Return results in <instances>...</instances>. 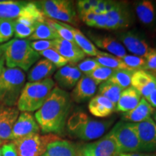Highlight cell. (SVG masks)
Instances as JSON below:
<instances>
[{
    "mask_svg": "<svg viewBox=\"0 0 156 156\" xmlns=\"http://www.w3.org/2000/svg\"><path fill=\"white\" fill-rule=\"evenodd\" d=\"M71 106L69 93L57 86L54 87L44 105L35 114V119L43 133L62 134Z\"/></svg>",
    "mask_w": 156,
    "mask_h": 156,
    "instance_id": "6da1fadb",
    "label": "cell"
},
{
    "mask_svg": "<svg viewBox=\"0 0 156 156\" xmlns=\"http://www.w3.org/2000/svg\"><path fill=\"white\" fill-rule=\"evenodd\" d=\"M2 47L8 68H19L23 71H28L41 56L31 47L30 41L26 39H12L2 45Z\"/></svg>",
    "mask_w": 156,
    "mask_h": 156,
    "instance_id": "7a4b0ae2",
    "label": "cell"
},
{
    "mask_svg": "<svg viewBox=\"0 0 156 156\" xmlns=\"http://www.w3.org/2000/svg\"><path fill=\"white\" fill-rule=\"evenodd\" d=\"M55 87V82L47 78L38 82H28L25 85L17 103L20 112H34L41 107Z\"/></svg>",
    "mask_w": 156,
    "mask_h": 156,
    "instance_id": "3957f363",
    "label": "cell"
},
{
    "mask_svg": "<svg viewBox=\"0 0 156 156\" xmlns=\"http://www.w3.org/2000/svg\"><path fill=\"white\" fill-rule=\"evenodd\" d=\"M25 75L19 68H5L0 75V104L17 106L25 86Z\"/></svg>",
    "mask_w": 156,
    "mask_h": 156,
    "instance_id": "277c9868",
    "label": "cell"
},
{
    "mask_svg": "<svg viewBox=\"0 0 156 156\" xmlns=\"http://www.w3.org/2000/svg\"><path fill=\"white\" fill-rule=\"evenodd\" d=\"M60 139L53 134H34L13 140L18 156H43L51 142Z\"/></svg>",
    "mask_w": 156,
    "mask_h": 156,
    "instance_id": "5b68a950",
    "label": "cell"
},
{
    "mask_svg": "<svg viewBox=\"0 0 156 156\" xmlns=\"http://www.w3.org/2000/svg\"><path fill=\"white\" fill-rule=\"evenodd\" d=\"M110 133L116 140L117 153H140L141 151L137 134L130 122L122 121L118 122Z\"/></svg>",
    "mask_w": 156,
    "mask_h": 156,
    "instance_id": "8992f818",
    "label": "cell"
},
{
    "mask_svg": "<svg viewBox=\"0 0 156 156\" xmlns=\"http://www.w3.org/2000/svg\"><path fill=\"white\" fill-rule=\"evenodd\" d=\"M77 156H114L117 153L116 140L110 132L97 141L81 145Z\"/></svg>",
    "mask_w": 156,
    "mask_h": 156,
    "instance_id": "52a82bcc",
    "label": "cell"
},
{
    "mask_svg": "<svg viewBox=\"0 0 156 156\" xmlns=\"http://www.w3.org/2000/svg\"><path fill=\"white\" fill-rule=\"evenodd\" d=\"M140 140L141 151H156V124L152 118L142 122L131 123Z\"/></svg>",
    "mask_w": 156,
    "mask_h": 156,
    "instance_id": "ba28073f",
    "label": "cell"
},
{
    "mask_svg": "<svg viewBox=\"0 0 156 156\" xmlns=\"http://www.w3.org/2000/svg\"><path fill=\"white\" fill-rule=\"evenodd\" d=\"M112 121H96L88 119L81 124L72 134L83 141H91L102 136L112 125Z\"/></svg>",
    "mask_w": 156,
    "mask_h": 156,
    "instance_id": "9c48e42d",
    "label": "cell"
},
{
    "mask_svg": "<svg viewBox=\"0 0 156 156\" xmlns=\"http://www.w3.org/2000/svg\"><path fill=\"white\" fill-rule=\"evenodd\" d=\"M118 39L124 48L136 56L144 57L151 48L145 37L134 30L120 33L118 34Z\"/></svg>",
    "mask_w": 156,
    "mask_h": 156,
    "instance_id": "30bf717a",
    "label": "cell"
},
{
    "mask_svg": "<svg viewBox=\"0 0 156 156\" xmlns=\"http://www.w3.org/2000/svg\"><path fill=\"white\" fill-rule=\"evenodd\" d=\"M40 132L38 123L30 113L22 112L19 115L12 129V140L20 139L24 136L38 134Z\"/></svg>",
    "mask_w": 156,
    "mask_h": 156,
    "instance_id": "8fae6325",
    "label": "cell"
},
{
    "mask_svg": "<svg viewBox=\"0 0 156 156\" xmlns=\"http://www.w3.org/2000/svg\"><path fill=\"white\" fill-rule=\"evenodd\" d=\"M20 115L17 106L0 104V140H12V129Z\"/></svg>",
    "mask_w": 156,
    "mask_h": 156,
    "instance_id": "7c38bea8",
    "label": "cell"
},
{
    "mask_svg": "<svg viewBox=\"0 0 156 156\" xmlns=\"http://www.w3.org/2000/svg\"><path fill=\"white\" fill-rule=\"evenodd\" d=\"M131 85L145 98L155 88L156 77L146 70H135L131 79Z\"/></svg>",
    "mask_w": 156,
    "mask_h": 156,
    "instance_id": "4fadbf2b",
    "label": "cell"
},
{
    "mask_svg": "<svg viewBox=\"0 0 156 156\" xmlns=\"http://www.w3.org/2000/svg\"><path fill=\"white\" fill-rule=\"evenodd\" d=\"M54 49L70 63L75 64L83 61L86 56L75 43L68 41L60 38L54 40Z\"/></svg>",
    "mask_w": 156,
    "mask_h": 156,
    "instance_id": "5bb4252c",
    "label": "cell"
},
{
    "mask_svg": "<svg viewBox=\"0 0 156 156\" xmlns=\"http://www.w3.org/2000/svg\"><path fill=\"white\" fill-rule=\"evenodd\" d=\"M97 85L88 76H82L70 95L71 98L77 103H83L88 100L94 95Z\"/></svg>",
    "mask_w": 156,
    "mask_h": 156,
    "instance_id": "9a60e30c",
    "label": "cell"
},
{
    "mask_svg": "<svg viewBox=\"0 0 156 156\" xmlns=\"http://www.w3.org/2000/svg\"><path fill=\"white\" fill-rule=\"evenodd\" d=\"M93 41L98 47L104 49L115 56L122 58L126 55V48L117 39L110 36H92Z\"/></svg>",
    "mask_w": 156,
    "mask_h": 156,
    "instance_id": "2e32d148",
    "label": "cell"
},
{
    "mask_svg": "<svg viewBox=\"0 0 156 156\" xmlns=\"http://www.w3.org/2000/svg\"><path fill=\"white\" fill-rule=\"evenodd\" d=\"M154 112H155V108H153L150 105L145 98H142L140 103L135 108L129 112L123 113L122 119L124 122H142L151 118L152 114H153Z\"/></svg>",
    "mask_w": 156,
    "mask_h": 156,
    "instance_id": "e0dca14e",
    "label": "cell"
},
{
    "mask_svg": "<svg viewBox=\"0 0 156 156\" xmlns=\"http://www.w3.org/2000/svg\"><path fill=\"white\" fill-rule=\"evenodd\" d=\"M135 12L139 20L147 27H152L156 22V8L153 2L141 0L134 3Z\"/></svg>",
    "mask_w": 156,
    "mask_h": 156,
    "instance_id": "ac0fdd59",
    "label": "cell"
},
{
    "mask_svg": "<svg viewBox=\"0 0 156 156\" xmlns=\"http://www.w3.org/2000/svg\"><path fill=\"white\" fill-rule=\"evenodd\" d=\"M56 67L54 64L46 58L38 60L28 73V82H38L50 78L55 73Z\"/></svg>",
    "mask_w": 156,
    "mask_h": 156,
    "instance_id": "d6986e66",
    "label": "cell"
},
{
    "mask_svg": "<svg viewBox=\"0 0 156 156\" xmlns=\"http://www.w3.org/2000/svg\"><path fill=\"white\" fill-rule=\"evenodd\" d=\"M142 98L139 92L132 86L123 90L115 111L123 113L129 112L137 106Z\"/></svg>",
    "mask_w": 156,
    "mask_h": 156,
    "instance_id": "ffe728a7",
    "label": "cell"
},
{
    "mask_svg": "<svg viewBox=\"0 0 156 156\" xmlns=\"http://www.w3.org/2000/svg\"><path fill=\"white\" fill-rule=\"evenodd\" d=\"M45 19L46 17L36 3L28 2L16 20L18 22L28 26H35L37 23H44Z\"/></svg>",
    "mask_w": 156,
    "mask_h": 156,
    "instance_id": "44dd1931",
    "label": "cell"
},
{
    "mask_svg": "<svg viewBox=\"0 0 156 156\" xmlns=\"http://www.w3.org/2000/svg\"><path fill=\"white\" fill-rule=\"evenodd\" d=\"M88 108L93 116L103 118L112 114L116 109V106L106 98L97 95L90 101Z\"/></svg>",
    "mask_w": 156,
    "mask_h": 156,
    "instance_id": "7402d4cb",
    "label": "cell"
},
{
    "mask_svg": "<svg viewBox=\"0 0 156 156\" xmlns=\"http://www.w3.org/2000/svg\"><path fill=\"white\" fill-rule=\"evenodd\" d=\"M43 156H77L75 146L68 140L58 139L51 142Z\"/></svg>",
    "mask_w": 156,
    "mask_h": 156,
    "instance_id": "603a6c76",
    "label": "cell"
},
{
    "mask_svg": "<svg viewBox=\"0 0 156 156\" xmlns=\"http://www.w3.org/2000/svg\"><path fill=\"white\" fill-rule=\"evenodd\" d=\"M27 3L25 1H0V19H17Z\"/></svg>",
    "mask_w": 156,
    "mask_h": 156,
    "instance_id": "cb8c5ba5",
    "label": "cell"
},
{
    "mask_svg": "<svg viewBox=\"0 0 156 156\" xmlns=\"http://www.w3.org/2000/svg\"><path fill=\"white\" fill-rule=\"evenodd\" d=\"M95 60L101 66L110 68L114 70L129 69L124 63L122 58L115 56L112 54L99 51L98 55L95 56Z\"/></svg>",
    "mask_w": 156,
    "mask_h": 156,
    "instance_id": "d4e9b609",
    "label": "cell"
},
{
    "mask_svg": "<svg viewBox=\"0 0 156 156\" xmlns=\"http://www.w3.org/2000/svg\"><path fill=\"white\" fill-rule=\"evenodd\" d=\"M73 33L75 43L84 53L91 56H96L98 55L99 50L80 30L73 27Z\"/></svg>",
    "mask_w": 156,
    "mask_h": 156,
    "instance_id": "484cf974",
    "label": "cell"
},
{
    "mask_svg": "<svg viewBox=\"0 0 156 156\" xmlns=\"http://www.w3.org/2000/svg\"><path fill=\"white\" fill-rule=\"evenodd\" d=\"M65 2L66 0H45L36 3L46 18L54 20Z\"/></svg>",
    "mask_w": 156,
    "mask_h": 156,
    "instance_id": "4316f807",
    "label": "cell"
},
{
    "mask_svg": "<svg viewBox=\"0 0 156 156\" xmlns=\"http://www.w3.org/2000/svg\"><path fill=\"white\" fill-rule=\"evenodd\" d=\"M54 20H56V21L59 22L61 21L64 23H67L70 25H77L78 24L77 12L73 2L66 0L64 6L54 17Z\"/></svg>",
    "mask_w": 156,
    "mask_h": 156,
    "instance_id": "83f0119b",
    "label": "cell"
},
{
    "mask_svg": "<svg viewBox=\"0 0 156 156\" xmlns=\"http://www.w3.org/2000/svg\"><path fill=\"white\" fill-rule=\"evenodd\" d=\"M123 90L115 84L106 80L100 84L98 95H102L111 101L116 106Z\"/></svg>",
    "mask_w": 156,
    "mask_h": 156,
    "instance_id": "f1b7e54d",
    "label": "cell"
},
{
    "mask_svg": "<svg viewBox=\"0 0 156 156\" xmlns=\"http://www.w3.org/2000/svg\"><path fill=\"white\" fill-rule=\"evenodd\" d=\"M58 38L57 34L46 23H37L35 25L34 34L28 38V41L55 40Z\"/></svg>",
    "mask_w": 156,
    "mask_h": 156,
    "instance_id": "f546056e",
    "label": "cell"
},
{
    "mask_svg": "<svg viewBox=\"0 0 156 156\" xmlns=\"http://www.w3.org/2000/svg\"><path fill=\"white\" fill-rule=\"evenodd\" d=\"M134 71L135 70L131 69L114 70L113 75L108 80L124 90L131 85V79Z\"/></svg>",
    "mask_w": 156,
    "mask_h": 156,
    "instance_id": "4dcf8cb0",
    "label": "cell"
},
{
    "mask_svg": "<svg viewBox=\"0 0 156 156\" xmlns=\"http://www.w3.org/2000/svg\"><path fill=\"white\" fill-rule=\"evenodd\" d=\"M124 4L117 2L116 6L112 11L106 13L107 23L105 29L107 30H116L117 25L122 15Z\"/></svg>",
    "mask_w": 156,
    "mask_h": 156,
    "instance_id": "1f68e13d",
    "label": "cell"
},
{
    "mask_svg": "<svg viewBox=\"0 0 156 156\" xmlns=\"http://www.w3.org/2000/svg\"><path fill=\"white\" fill-rule=\"evenodd\" d=\"M15 20L0 19V44L10 40L14 35Z\"/></svg>",
    "mask_w": 156,
    "mask_h": 156,
    "instance_id": "d6a6232c",
    "label": "cell"
},
{
    "mask_svg": "<svg viewBox=\"0 0 156 156\" xmlns=\"http://www.w3.org/2000/svg\"><path fill=\"white\" fill-rule=\"evenodd\" d=\"M38 54L40 56H44L45 58L51 62L56 67H63L67 65L68 64L67 60L60 55L54 48H50V49L39 52Z\"/></svg>",
    "mask_w": 156,
    "mask_h": 156,
    "instance_id": "836d02e7",
    "label": "cell"
},
{
    "mask_svg": "<svg viewBox=\"0 0 156 156\" xmlns=\"http://www.w3.org/2000/svg\"><path fill=\"white\" fill-rule=\"evenodd\" d=\"M114 72V69L101 66L95 69L88 77H90L97 85H99L103 82L108 80L111 76L113 75Z\"/></svg>",
    "mask_w": 156,
    "mask_h": 156,
    "instance_id": "e575fe53",
    "label": "cell"
},
{
    "mask_svg": "<svg viewBox=\"0 0 156 156\" xmlns=\"http://www.w3.org/2000/svg\"><path fill=\"white\" fill-rule=\"evenodd\" d=\"M122 59L129 69L139 70L144 69L145 68V60L144 57H142V56L126 54L122 58Z\"/></svg>",
    "mask_w": 156,
    "mask_h": 156,
    "instance_id": "d590c367",
    "label": "cell"
},
{
    "mask_svg": "<svg viewBox=\"0 0 156 156\" xmlns=\"http://www.w3.org/2000/svg\"><path fill=\"white\" fill-rule=\"evenodd\" d=\"M34 30L35 26H28L18 22L17 20H15L14 35L16 38L25 39L29 38L34 34Z\"/></svg>",
    "mask_w": 156,
    "mask_h": 156,
    "instance_id": "8d00e7d4",
    "label": "cell"
},
{
    "mask_svg": "<svg viewBox=\"0 0 156 156\" xmlns=\"http://www.w3.org/2000/svg\"><path fill=\"white\" fill-rule=\"evenodd\" d=\"M88 116L87 114L84 113H75L69 117L67 122V129L70 134H72L78 126L83 124V122H86L88 119Z\"/></svg>",
    "mask_w": 156,
    "mask_h": 156,
    "instance_id": "74e56055",
    "label": "cell"
},
{
    "mask_svg": "<svg viewBox=\"0 0 156 156\" xmlns=\"http://www.w3.org/2000/svg\"><path fill=\"white\" fill-rule=\"evenodd\" d=\"M99 67H101V65L98 63L95 58H86L78 64L77 67L84 75L89 76Z\"/></svg>",
    "mask_w": 156,
    "mask_h": 156,
    "instance_id": "f35d334b",
    "label": "cell"
},
{
    "mask_svg": "<svg viewBox=\"0 0 156 156\" xmlns=\"http://www.w3.org/2000/svg\"><path fill=\"white\" fill-rule=\"evenodd\" d=\"M132 22H133V17H132L131 11L124 4L122 15L117 25L116 30H122V29L124 30V29L128 28L129 27L131 26Z\"/></svg>",
    "mask_w": 156,
    "mask_h": 156,
    "instance_id": "ab89813d",
    "label": "cell"
},
{
    "mask_svg": "<svg viewBox=\"0 0 156 156\" xmlns=\"http://www.w3.org/2000/svg\"><path fill=\"white\" fill-rule=\"evenodd\" d=\"M82 75H83V74L77 69V67H72L67 80H66L62 88L71 89L72 87H75L76 84L78 83V81L80 80Z\"/></svg>",
    "mask_w": 156,
    "mask_h": 156,
    "instance_id": "60d3db41",
    "label": "cell"
},
{
    "mask_svg": "<svg viewBox=\"0 0 156 156\" xmlns=\"http://www.w3.org/2000/svg\"><path fill=\"white\" fill-rule=\"evenodd\" d=\"M145 65L144 70L156 73V48H150L146 55L144 56Z\"/></svg>",
    "mask_w": 156,
    "mask_h": 156,
    "instance_id": "b9f144b4",
    "label": "cell"
},
{
    "mask_svg": "<svg viewBox=\"0 0 156 156\" xmlns=\"http://www.w3.org/2000/svg\"><path fill=\"white\" fill-rule=\"evenodd\" d=\"M30 46L36 52H41L54 48V40H38L30 42Z\"/></svg>",
    "mask_w": 156,
    "mask_h": 156,
    "instance_id": "7bdbcfd3",
    "label": "cell"
},
{
    "mask_svg": "<svg viewBox=\"0 0 156 156\" xmlns=\"http://www.w3.org/2000/svg\"><path fill=\"white\" fill-rule=\"evenodd\" d=\"M71 69V65H66L63 67L60 68L54 75V80L61 87H63Z\"/></svg>",
    "mask_w": 156,
    "mask_h": 156,
    "instance_id": "ee69618b",
    "label": "cell"
},
{
    "mask_svg": "<svg viewBox=\"0 0 156 156\" xmlns=\"http://www.w3.org/2000/svg\"><path fill=\"white\" fill-rule=\"evenodd\" d=\"M1 151L2 156H18L13 142L4 144L1 147Z\"/></svg>",
    "mask_w": 156,
    "mask_h": 156,
    "instance_id": "f6af8a7d",
    "label": "cell"
},
{
    "mask_svg": "<svg viewBox=\"0 0 156 156\" xmlns=\"http://www.w3.org/2000/svg\"><path fill=\"white\" fill-rule=\"evenodd\" d=\"M77 6L78 13H79L80 17L81 20L84 17V15L91 10V7L88 0H80V1H78Z\"/></svg>",
    "mask_w": 156,
    "mask_h": 156,
    "instance_id": "bcb514c9",
    "label": "cell"
},
{
    "mask_svg": "<svg viewBox=\"0 0 156 156\" xmlns=\"http://www.w3.org/2000/svg\"><path fill=\"white\" fill-rule=\"evenodd\" d=\"M107 23V15L106 14H101L96 15L93 27L97 28H104Z\"/></svg>",
    "mask_w": 156,
    "mask_h": 156,
    "instance_id": "7dc6e473",
    "label": "cell"
},
{
    "mask_svg": "<svg viewBox=\"0 0 156 156\" xmlns=\"http://www.w3.org/2000/svg\"><path fill=\"white\" fill-rule=\"evenodd\" d=\"M96 15H95L92 10H90L84 15V17L82 18V20H83L87 25H88V26L93 27V23H94L95 18V17H96Z\"/></svg>",
    "mask_w": 156,
    "mask_h": 156,
    "instance_id": "c3c4849f",
    "label": "cell"
},
{
    "mask_svg": "<svg viewBox=\"0 0 156 156\" xmlns=\"http://www.w3.org/2000/svg\"><path fill=\"white\" fill-rule=\"evenodd\" d=\"M145 100L150 103V105L153 107V108H156V87L152 91L151 94L147 98H145Z\"/></svg>",
    "mask_w": 156,
    "mask_h": 156,
    "instance_id": "681fc988",
    "label": "cell"
},
{
    "mask_svg": "<svg viewBox=\"0 0 156 156\" xmlns=\"http://www.w3.org/2000/svg\"><path fill=\"white\" fill-rule=\"evenodd\" d=\"M117 2L115 1H106V12H109L114 8L116 6Z\"/></svg>",
    "mask_w": 156,
    "mask_h": 156,
    "instance_id": "f907efd6",
    "label": "cell"
},
{
    "mask_svg": "<svg viewBox=\"0 0 156 156\" xmlns=\"http://www.w3.org/2000/svg\"><path fill=\"white\" fill-rule=\"evenodd\" d=\"M97 8L101 12L102 14H106V1H104V0H100V1L98 2V5Z\"/></svg>",
    "mask_w": 156,
    "mask_h": 156,
    "instance_id": "816d5d0a",
    "label": "cell"
},
{
    "mask_svg": "<svg viewBox=\"0 0 156 156\" xmlns=\"http://www.w3.org/2000/svg\"><path fill=\"white\" fill-rule=\"evenodd\" d=\"M141 153H116L114 156H141Z\"/></svg>",
    "mask_w": 156,
    "mask_h": 156,
    "instance_id": "f5cc1de1",
    "label": "cell"
},
{
    "mask_svg": "<svg viewBox=\"0 0 156 156\" xmlns=\"http://www.w3.org/2000/svg\"><path fill=\"white\" fill-rule=\"evenodd\" d=\"M98 2L99 0H89V3H90V5L91 10L97 8L98 5Z\"/></svg>",
    "mask_w": 156,
    "mask_h": 156,
    "instance_id": "db71d44e",
    "label": "cell"
},
{
    "mask_svg": "<svg viewBox=\"0 0 156 156\" xmlns=\"http://www.w3.org/2000/svg\"><path fill=\"white\" fill-rule=\"evenodd\" d=\"M5 57H4L3 56L2 57L0 58V75H1V74L2 73L4 69H5Z\"/></svg>",
    "mask_w": 156,
    "mask_h": 156,
    "instance_id": "11a10c76",
    "label": "cell"
},
{
    "mask_svg": "<svg viewBox=\"0 0 156 156\" xmlns=\"http://www.w3.org/2000/svg\"><path fill=\"white\" fill-rule=\"evenodd\" d=\"M141 156H156V154H151V153H142Z\"/></svg>",
    "mask_w": 156,
    "mask_h": 156,
    "instance_id": "9f6ffc18",
    "label": "cell"
},
{
    "mask_svg": "<svg viewBox=\"0 0 156 156\" xmlns=\"http://www.w3.org/2000/svg\"><path fill=\"white\" fill-rule=\"evenodd\" d=\"M3 56H4V52H3L2 47V45H1V46H0V58L2 57Z\"/></svg>",
    "mask_w": 156,
    "mask_h": 156,
    "instance_id": "6f0895ef",
    "label": "cell"
},
{
    "mask_svg": "<svg viewBox=\"0 0 156 156\" xmlns=\"http://www.w3.org/2000/svg\"><path fill=\"white\" fill-rule=\"evenodd\" d=\"M154 119H155V122L156 124V111H155V112H154Z\"/></svg>",
    "mask_w": 156,
    "mask_h": 156,
    "instance_id": "680465c9",
    "label": "cell"
},
{
    "mask_svg": "<svg viewBox=\"0 0 156 156\" xmlns=\"http://www.w3.org/2000/svg\"><path fill=\"white\" fill-rule=\"evenodd\" d=\"M2 143H3V141H2V140H0V145H1Z\"/></svg>",
    "mask_w": 156,
    "mask_h": 156,
    "instance_id": "91938a15",
    "label": "cell"
},
{
    "mask_svg": "<svg viewBox=\"0 0 156 156\" xmlns=\"http://www.w3.org/2000/svg\"><path fill=\"white\" fill-rule=\"evenodd\" d=\"M0 156H2V151H1V148H0Z\"/></svg>",
    "mask_w": 156,
    "mask_h": 156,
    "instance_id": "94428289",
    "label": "cell"
}]
</instances>
